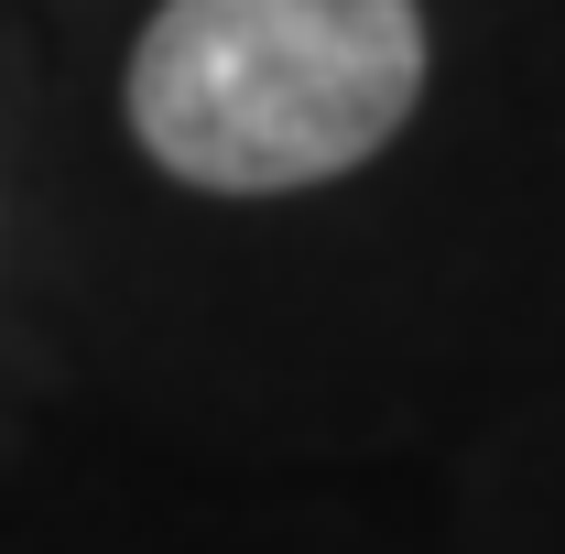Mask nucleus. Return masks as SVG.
<instances>
[{
    "label": "nucleus",
    "instance_id": "1",
    "mask_svg": "<svg viewBox=\"0 0 565 554\" xmlns=\"http://www.w3.org/2000/svg\"><path fill=\"white\" fill-rule=\"evenodd\" d=\"M424 98L414 0H163L131 55V131L174 185L294 196L359 174Z\"/></svg>",
    "mask_w": 565,
    "mask_h": 554
}]
</instances>
